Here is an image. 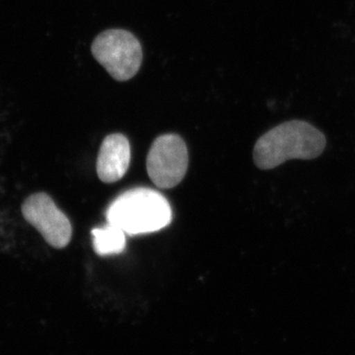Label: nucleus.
Wrapping results in <instances>:
<instances>
[{"instance_id": "nucleus-1", "label": "nucleus", "mask_w": 355, "mask_h": 355, "mask_svg": "<svg viewBox=\"0 0 355 355\" xmlns=\"http://www.w3.org/2000/svg\"><path fill=\"white\" fill-rule=\"evenodd\" d=\"M326 146V135L308 121H284L259 137L253 149V160L259 169L266 171L293 159H316Z\"/></svg>"}, {"instance_id": "nucleus-2", "label": "nucleus", "mask_w": 355, "mask_h": 355, "mask_svg": "<svg viewBox=\"0 0 355 355\" xmlns=\"http://www.w3.org/2000/svg\"><path fill=\"white\" fill-rule=\"evenodd\" d=\"M106 218L127 234L139 235L167 227L173 214L169 202L159 191L137 188L114 198L107 209Z\"/></svg>"}, {"instance_id": "nucleus-3", "label": "nucleus", "mask_w": 355, "mask_h": 355, "mask_svg": "<svg viewBox=\"0 0 355 355\" xmlns=\"http://www.w3.org/2000/svg\"><path fill=\"white\" fill-rule=\"evenodd\" d=\"M91 50L96 60L118 81L132 79L141 65V44L125 30L101 33L93 42Z\"/></svg>"}, {"instance_id": "nucleus-4", "label": "nucleus", "mask_w": 355, "mask_h": 355, "mask_svg": "<svg viewBox=\"0 0 355 355\" xmlns=\"http://www.w3.org/2000/svg\"><path fill=\"white\" fill-rule=\"evenodd\" d=\"M188 166V148L182 137L169 133L154 140L147 155L146 168L158 188L172 189L181 183Z\"/></svg>"}, {"instance_id": "nucleus-5", "label": "nucleus", "mask_w": 355, "mask_h": 355, "mask_svg": "<svg viewBox=\"0 0 355 355\" xmlns=\"http://www.w3.org/2000/svg\"><path fill=\"white\" fill-rule=\"evenodd\" d=\"M22 214L51 247L62 249L69 244L71 223L50 196L44 193L30 196L23 203Z\"/></svg>"}, {"instance_id": "nucleus-6", "label": "nucleus", "mask_w": 355, "mask_h": 355, "mask_svg": "<svg viewBox=\"0 0 355 355\" xmlns=\"http://www.w3.org/2000/svg\"><path fill=\"white\" fill-rule=\"evenodd\" d=\"M130 162V142L121 133L103 140L97 159V173L104 183H114L125 176Z\"/></svg>"}, {"instance_id": "nucleus-7", "label": "nucleus", "mask_w": 355, "mask_h": 355, "mask_svg": "<svg viewBox=\"0 0 355 355\" xmlns=\"http://www.w3.org/2000/svg\"><path fill=\"white\" fill-rule=\"evenodd\" d=\"M91 234L95 253L99 256H113L125 251L127 233L114 224L108 223L103 227L92 229Z\"/></svg>"}]
</instances>
